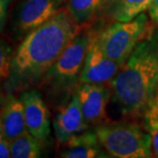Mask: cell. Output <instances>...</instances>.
Returning <instances> with one entry per match:
<instances>
[{
  "label": "cell",
  "instance_id": "5bb4252c",
  "mask_svg": "<svg viewBox=\"0 0 158 158\" xmlns=\"http://www.w3.org/2000/svg\"><path fill=\"white\" fill-rule=\"evenodd\" d=\"M104 0H69L68 11L81 27L98 14Z\"/></svg>",
  "mask_w": 158,
  "mask_h": 158
},
{
  "label": "cell",
  "instance_id": "ac0fdd59",
  "mask_svg": "<svg viewBox=\"0 0 158 158\" xmlns=\"http://www.w3.org/2000/svg\"><path fill=\"white\" fill-rule=\"evenodd\" d=\"M11 1L12 0H0V27H1L2 32L6 22L8 9L11 5Z\"/></svg>",
  "mask_w": 158,
  "mask_h": 158
},
{
  "label": "cell",
  "instance_id": "7402d4cb",
  "mask_svg": "<svg viewBox=\"0 0 158 158\" xmlns=\"http://www.w3.org/2000/svg\"><path fill=\"white\" fill-rule=\"evenodd\" d=\"M146 158H156V157H155V156H153V155H152V154H151L150 156H147V157H146Z\"/></svg>",
  "mask_w": 158,
  "mask_h": 158
},
{
  "label": "cell",
  "instance_id": "4fadbf2b",
  "mask_svg": "<svg viewBox=\"0 0 158 158\" xmlns=\"http://www.w3.org/2000/svg\"><path fill=\"white\" fill-rule=\"evenodd\" d=\"M67 146L61 158H96L101 144L94 130H87L72 137L65 143Z\"/></svg>",
  "mask_w": 158,
  "mask_h": 158
},
{
  "label": "cell",
  "instance_id": "3957f363",
  "mask_svg": "<svg viewBox=\"0 0 158 158\" xmlns=\"http://www.w3.org/2000/svg\"><path fill=\"white\" fill-rule=\"evenodd\" d=\"M98 31H81L43 77L40 86L48 101L62 107L72 98L80 85L85 57Z\"/></svg>",
  "mask_w": 158,
  "mask_h": 158
},
{
  "label": "cell",
  "instance_id": "7a4b0ae2",
  "mask_svg": "<svg viewBox=\"0 0 158 158\" xmlns=\"http://www.w3.org/2000/svg\"><path fill=\"white\" fill-rule=\"evenodd\" d=\"M122 115L142 116L158 90V29L143 40L111 82Z\"/></svg>",
  "mask_w": 158,
  "mask_h": 158
},
{
  "label": "cell",
  "instance_id": "52a82bcc",
  "mask_svg": "<svg viewBox=\"0 0 158 158\" xmlns=\"http://www.w3.org/2000/svg\"><path fill=\"white\" fill-rule=\"evenodd\" d=\"M19 98L23 103L28 133L42 144L45 143L51 134V119L49 110L41 93L29 89L20 92Z\"/></svg>",
  "mask_w": 158,
  "mask_h": 158
},
{
  "label": "cell",
  "instance_id": "44dd1931",
  "mask_svg": "<svg viewBox=\"0 0 158 158\" xmlns=\"http://www.w3.org/2000/svg\"><path fill=\"white\" fill-rule=\"evenodd\" d=\"M96 158H114L113 156H109L108 154H106V153L105 152H99V154L97 156Z\"/></svg>",
  "mask_w": 158,
  "mask_h": 158
},
{
  "label": "cell",
  "instance_id": "6da1fadb",
  "mask_svg": "<svg viewBox=\"0 0 158 158\" xmlns=\"http://www.w3.org/2000/svg\"><path fill=\"white\" fill-rule=\"evenodd\" d=\"M68 11L62 10L23 38L14 52L6 92H22L40 85L49 69L82 31Z\"/></svg>",
  "mask_w": 158,
  "mask_h": 158
},
{
  "label": "cell",
  "instance_id": "8fae6325",
  "mask_svg": "<svg viewBox=\"0 0 158 158\" xmlns=\"http://www.w3.org/2000/svg\"><path fill=\"white\" fill-rule=\"evenodd\" d=\"M28 133L22 101L12 92H6L1 100L0 134L9 141Z\"/></svg>",
  "mask_w": 158,
  "mask_h": 158
},
{
  "label": "cell",
  "instance_id": "9c48e42d",
  "mask_svg": "<svg viewBox=\"0 0 158 158\" xmlns=\"http://www.w3.org/2000/svg\"><path fill=\"white\" fill-rule=\"evenodd\" d=\"M77 92L87 124L97 127L109 122L106 108L111 92L108 88L102 85L80 84Z\"/></svg>",
  "mask_w": 158,
  "mask_h": 158
},
{
  "label": "cell",
  "instance_id": "ba28073f",
  "mask_svg": "<svg viewBox=\"0 0 158 158\" xmlns=\"http://www.w3.org/2000/svg\"><path fill=\"white\" fill-rule=\"evenodd\" d=\"M122 66L104 54L95 36L86 54L80 84L105 85L113 81Z\"/></svg>",
  "mask_w": 158,
  "mask_h": 158
},
{
  "label": "cell",
  "instance_id": "8992f818",
  "mask_svg": "<svg viewBox=\"0 0 158 158\" xmlns=\"http://www.w3.org/2000/svg\"><path fill=\"white\" fill-rule=\"evenodd\" d=\"M65 0H22L12 17V33L16 39L25 38L56 15Z\"/></svg>",
  "mask_w": 158,
  "mask_h": 158
},
{
  "label": "cell",
  "instance_id": "30bf717a",
  "mask_svg": "<svg viewBox=\"0 0 158 158\" xmlns=\"http://www.w3.org/2000/svg\"><path fill=\"white\" fill-rule=\"evenodd\" d=\"M53 127L57 141L61 144L67 143L72 137L90 128L82 113L77 91L64 106L59 108L53 121Z\"/></svg>",
  "mask_w": 158,
  "mask_h": 158
},
{
  "label": "cell",
  "instance_id": "d6986e66",
  "mask_svg": "<svg viewBox=\"0 0 158 158\" xmlns=\"http://www.w3.org/2000/svg\"><path fill=\"white\" fill-rule=\"evenodd\" d=\"M0 158H11L10 141L0 134Z\"/></svg>",
  "mask_w": 158,
  "mask_h": 158
},
{
  "label": "cell",
  "instance_id": "2e32d148",
  "mask_svg": "<svg viewBox=\"0 0 158 158\" xmlns=\"http://www.w3.org/2000/svg\"><path fill=\"white\" fill-rule=\"evenodd\" d=\"M142 117L144 129L151 137L154 156L158 158V93L148 106Z\"/></svg>",
  "mask_w": 158,
  "mask_h": 158
},
{
  "label": "cell",
  "instance_id": "277c9868",
  "mask_svg": "<svg viewBox=\"0 0 158 158\" xmlns=\"http://www.w3.org/2000/svg\"><path fill=\"white\" fill-rule=\"evenodd\" d=\"M154 29L147 14L142 12L131 20L116 21L103 29L97 34L96 41L106 56L124 65Z\"/></svg>",
  "mask_w": 158,
  "mask_h": 158
},
{
  "label": "cell",
  "instance_id": "9a60e30c",
  "mask_svg": "<svg viewBox=\"0 0 158 158\" xmlns=\"http://www.w3.org/2000/svg\"><path fill=\"white\" fill-rule=\"evenodd\" d=\"M42 143L29 133L10 141L11 158H42Z\"/></svg>",
  "mask_w": 158,
  "mask_h": 158
},
{
  "label": "cell",
  "instance_id": "603a6c76",
  "mask_svg": "<svg viewBox=\"0 0 158 158\" xmlns=\"http://www.w3.org/2000/svg\"><path fill=\"white\" fill-rule=\"evenodd\" d=\"M157 93H158V90H157Z\"/></svg>",
  "mask_w": 158,
  "mask_h": 158
},
{
  "label": "cell",
  "instance_id": "5b68a950",
  "mask_svg": "<svg viewBox=\"0 0 158 158\" xmlns=\"http://www.w3.org/2000/svg\"><path fill=\"white\" fill-rule=\"evenodd\" d=\"M102 147L114 158H146L152 154L147 131L135 122H106L94 128Z\"/></svg>",
  "mask_w": 158,
  "mask_h": 158
},
{
  "label": "cell",
  "instance_id": "ffe728a7",
  "mask_svg": "<svg viewBox=\"0 0 158 158\" xmlns=\"http://www.w3.org/2000/svg\"><path fill=\"white\" fill-rule=\"evenodd\" d=\"M148 15L152 22L158 27V0H153L148 9Z\"/></svg>",
  "mask_w": 158,
  "mask_h": 158
},
{
  "label": "cell",
  "instance_id": "7c38bea8",
  "mask_svg": "<svg viewBox=\"0 0 158 158\" xmlns=\"http://www.w3.org/2000/svg\"><path fill=\"white\" fill-rule=\"evenodd\" d=\"M153 0H104L98 15L114 21H128L150 6Z\"/></svg>",
  "mask_w": 158,
  "mask_h": 158
},
{
  "label": "cell",
  "instance_id": "e0dca14e",
  "mask_svg": "<svg viewBox=\"0 0 158 158\" xmlns=\"http://www.w3.org/2000/svg\"><path fill=\"white\" fill-rule=\"evenodd\" d=\"M14 52L6 40L1 41L0 48V76L1 79L6 81L11 74V67Z\"/></svg>",
  "mask_w": 158,
  "mask_h": 158
}]
</instances>
